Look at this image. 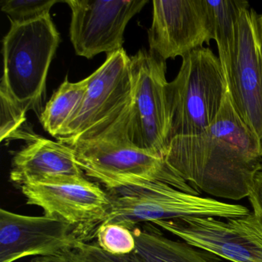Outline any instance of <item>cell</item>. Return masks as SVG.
<instances>
[{"label":"cell","mask_w":262,"mask_h":262,"mask_svg":"<svg viewBox=\"0 0 262 262\" xmlns=\"http://www.w3.org/2000/svg\"><path fill=\"white\" fill-rule=\"evenodd\" d=\"M164 159L198 191L238 201L249 196L261 171L262 145L237 114L228 90L214 122L201 134L171 139Z\"/></svg>","instance_id":"cell-1"},{"label":"cell","mask_w":262,"mask_h":262,"mask_svg":"<svg viewBox=\"0 0 262 262\" xmlns=\"http://www.w3.org/2000/svg\"><path fill=\"white\" fill-rule=\"evenodd\" d=\"M131 102L113 124L97 136L65 144L73 149L82 171L108 190L140 182H162L188 194H199L164 158L132 143L128 137Z\"/></svg>","instance_id":"cell-2"},{"label":"cell","mask_w":262,"mask_h":262,"mask_svg":"<svg viewBox=\"0 0 262 262\" xmlns=\"http://www.w3.org/2000/svg\"><path fill=\"white\" fill-rule=\"evenodd\" d=\"M228 90L220 59L209 48L184 56L177 76L167 85V143L204 133L217 118Z\"/></svg>","instance_id":"cell-3"},{"label":"cell","mask_w":262,"mask_h":262,"mask_svg":"<svg viewBox=\"0 0 262 262\" xmlns=\"http://www.w3.org/2000/svg\"><path fill=\"white\" fill-rule=\"evenodd\" d=\"M59 42L60 36L50 14L33 22L11 24L4 37L0 92L25 114L40 107L50 64Z\"/></svg>","instance_id":"cell-4"},{"label":"cell","mask_w":262,"mask_h":262,"mask_svg":"<svg viewBox=\"0 0 262 262\" xmlns=\"http://www.w3.org/2000/svg\"><path fill=\"white\" fill-rule=\"evenodd\" d=\"M108 191L111 206L99 225L117 223L133 230L139 223L186 217L232 219L250 212L244 205L188 194L162 182H140Z\"/></svg>","instance_id":"cell-5"},{"label":"cell","mask_w":262,"mask_h":262,"mask_svg":"<svg viewBox=\"0 0 262 262\" xmlns=\"http://www.w3.org/2000/svg\"><path fill=\"white\" fill-rule=\"evenodd\" d=\"M130 57L125 50L107 54L88 77L80 105L56 139L70 144L97 136L113 124L132 101Z\"/></svg>","instance_id":"cell-6"},{"label":"cell","mask_w":262,"mask_h":262,"mask_svg":"<svg viewBox=\"0 0 262 262\" xmlns=\"http://www.w3.org/2000/svg\"><path fill=\"white\" fill-rule=\"evenodd\" d=\"M130 71L128 137L137 148L164 158L169 128L166 62L141 50L130 57Z\"/></svg>","instance_id":"cell-7"},{"label":"cell","mask_w":262,"mask_h":262,"mask_svg":"<svg viewBox=\"0 0 262 262\" xmlns=\"http://www.w3.org/2000/svg\"><path fill=\"white\" fill-rule=\"evenodd\" d=\"M152 224L213 255L232 262H262V220L253 211L232 219L186 217Z\"/></svg>","instance_id":"cell-8"},{"label":"cell","mask_w":262,"mask_h":262,"mask_svg":"<svg viewBox=\"0 0 262 262\" xmlns=\"http://www.w3.org/2000/svg\"><path fill=\"white\" fill-rule=\"evenodd\" d=\"M258 17L249 4L241 11L226 80L236 112L262 145V42Z\"/></svg>","instance_id":"cell-9"},{"label":"cell","mask_w":262,"mask_h":262,"mask_svg":"<svg viewBox=\"0 0 262 262\" xmlns=\"http://www.w3.org/2000/svg\"><path fill=\"white\" fill-rule=\"evenodd\" d=\"M21 190L28 205L75 227L79 239L94 232L111 206L110 194L84 176L26 184Z\"/></svg>","instance_id":"cell-10"},{"label":"cell","mask_w":262,"mask_h":262,"mask_svg":"<svg viewBox=\"0 0 262 262\" xmlns=\"http://www.w3.org/2000/svg\"><path fill=\"white\" fill-rule=\"evenodd\" d=\"M147 0H67L71 9L70 35L78 56L122 50L125 27L148 4Z\"/></svg>","instance_id":"cell-11"},{"label":"cell","mask_w":262,"mask_h":262,"mask_svg":"<svg viewBox=\"0 0 262 262\" xmlns=\"http://www.w3.org/2000/svg\"><path fill=\"white\" fill-rule=\"evenodd\" d=\"M148 32L149 52L166 62L213 39L205 0H154Z\"/></svg>","instance_id":"cell-12"},{"label":"cell","mask_w":262,"mask_h":262,"mask_svg":"<svg viewBox=\"0 0 262 262\" xmlns=\"http://www.w3.org/2000/svg\"><path fill=\"white\" fill-rule=\"evenodd\" d=\"M78 240L76 228L60 217L0 210V262L56 255Z\"/></svg>","instance_id":"cell-13"},{"label":"cell","mask_w":262,"mask_h":262,"mask_svg":"<svg viewBox=\"0 0 262 262\" xmlns=\"http://www.w3.org/2000/svg\"><path fill=\"white\" fill-rule=\"evenodd\" d=\"M82 176L83 171L69 145L35 136L13 157L10 179L21 187L34 182Z\"/></svg>","instance_id":"cell-14"},{"label":"cell","mask_w":262,"mask_h":262,"mask_svg":"<svg viewBox=\"0 0 262 262\" xmlns=\"http://www.w3.org/2000/svg\"><path fill=\"white\" fill-rule=\"evenodd\" d=\"M133 231L136 239V250L128 255L114 256L118 262L219 261L215 255L184 241L166 237L154 224L145 223Z\"/></svg>","instance_id":"cell-15"},{"label":"cell","mask_w":262,"mask_h":262,"mask_svg":"<svg viewBox=\"0 0 262 262\" xmlns=\"http://www.w3.org/2000/svg\"><path fill=\"white\" fill-rule=\"evenodd\" d=\"M205 3L211 21L213 40L217 44L219 58L226 78L235 48L241 11L249 4L243 0H205Z\"/></svg>","instance_id":"cell-16"},{"label":"cell","mask_w":262,"mask_h":262,"mask_svg":"<svg viewBox=\"0 0 262 262\" xmlns=\"http://www.w3.org/2000/svg\"><path fill=\"white\" fill-rule=\"evenodd\" d=\"M87 85L88 77L76 83L69 82L67 77L47 102L39 119L44 129L53 137L59 136L80 105Z\"/></svg>","instance_id":"cell-17"},{"label":"cell","mask_w":262,"mask_h":262,"mask_svg":"<svg viewBox=\"0 0 262 262\" xmlns=\"http://www.w3.org/2000/svg\"><path fill=\"white\" fill-rule=\"evenodd\" d=\"M97 245L113 256L128 255L136 248V239L133 230L117 223L102 224L93 232Z\"/></svg>","instance_id":"cell-18"},{"label":"cell","mask_w":262,"mask_h":262,"mask_svg":"<svg viewBox=\"0 0 262 262\" xmlns=\"http://www.w3.org/2000/svg\"><path fill=\"white\" fill-rule=\"evenodd\" d=\"M58 0H4L1 10L10 18L11 24L33 22L50 14Z\"/></svg>","instance_id":"cell-19"},{"label":"cell","mask_w":262,"mask_h":262,"mask_svg":"<svg viewBox=\"0 0 262 262\" xmlns=\"http://www.w3.org/2000/svg\"><path fill=\"white\" fill-rule=\"evenodd\" d=\"M1 102V132L0 140L12 139L19 136L22 125L25 123L27 114L23 113L16 105L9 99L5 93L0 92Z\"/></svg>","instance_id":"cell-20"},{"label":"cell","mask_w":262,"mask_h":262,"mask_svg":"<svg viewBox=\"0 0 262 262\" xmlns=\"http://www.w3.org/2000/svg\"><path fill=\"white\" fill-rule=\"evenodd\" d=\"M69 262H118L114 256L104 251L97 243L78 240L71 248L59 253Z\"/></svg>","instance_id":"cell-21"},{"label":"cell","mask_w":262,"mask_h":262,"mask_svg":"<svg viewBox=\"0 0 262 262\" xmlns=\"http://www.w3.org/2000/svg\"><path fill=\"white\" fill-rule=\"evenodd\" d=\"M248 198L253 212L262 220V171H259L256 176L252 190Z\"/></svg>","instance_id":"cell-22"},{"label":"cell","mask_w":262,"mask_h":262,"mask_svg":"<svg viewBox=\"0 0 262 262\" xmlns=\"http://www.w3.org/2000/svg\"><path fill=\"white\" fill-rule=\"evenodd\" d=\"M31 262H69L67 259L64 258L60 254L49 257H37L32 260Z\"/></svg>","instance_id":"cell-23"},{"label":"cell","mask_w":262,"mask_h":262,"mask_svg":"<svg viewBox=\"0 0 262 262\" xmlns=\"http://www.w3.org/2000/svg\"><path fill=\"white\" fill-rule=\"evenodd\" d=\"M259 31H260V39L262 42V15H259L258 17Z\"/></svg>","instance_id":"cell-24"},{"label":"cell","mask_w":262,"mask_h":262,"mask_svg":"<svg viewBox=\"0 0 262 262\" xmlns=\"http://www.w3.org/2000/svg\"><path fill=\"white\" fill-rule=\"evenodd\" d=\"M261 171H262V166H261Z\"/></svg>","instance_id":"cell-25"}]
</instances>
